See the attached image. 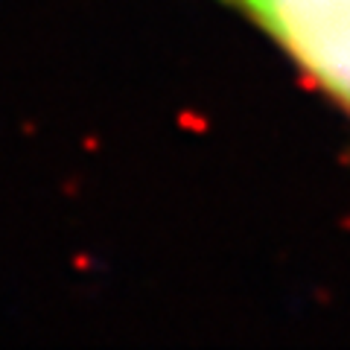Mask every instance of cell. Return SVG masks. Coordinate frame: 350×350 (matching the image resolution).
I'll use <instances>...</instances> for the list:
<instances>
[{
    "label": "cell",
    "mask_w": 350,
    "mask_h": 350,
    "mask_svg": "<svg viewBox=\"0 0 350 350\" xmlns=\"http://www.w3.org/2000/svg\"><path fill=\"white\" fill-rule=\"evenodd\" d=\"M350 114V0H237Z\"/></svg>",
    "instance_id": "1"
}]
</instances>
